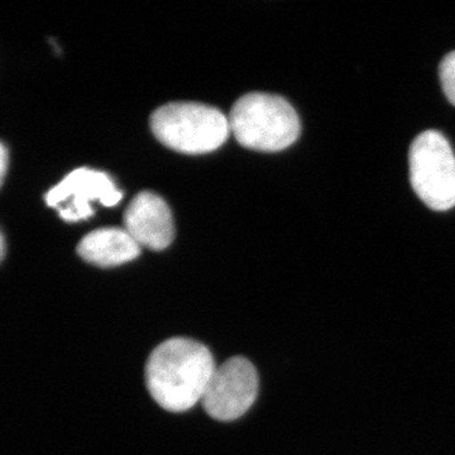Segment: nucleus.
<instances>
[{"instance_id":"nucleus-1","label":"nucleus","mask_w":455,"mask_h":455,"mask_svg":"<svg viewBox=\"0 0 455 455\" xmlns=\"http://www.w3.org/2000/svg\"><path fill=\"white\" fill-rule=\"evenodd\" d=\"M217 364L211 350L188 338L164 341L149 355L146 383L156 403L170 412H184L202 403Z\"/></svg>"},{"instance_id":"nucleus-2","label":"nucleus","mask_w":455,"mask_h":455,"mask_svg":"<svg viewBox=\"0 0 455 455\" xmlns=\"http://www.w3.org/2000/svg\"><path fill=\"white\" fill-rule=\"evenodd\" d=\"M229 125L242 146L263 152L283 151L296 142L301 131L300 119L289 101L262 92L238 99Z\"/></svg>"},{"instance_id":"nucleus-3","label":"nucleus","mask_w":455,"mask_h":455,"mask_svg":"<svg viewBox=\"0 0 455 455\" xmlns=\"http://www.w3.org/2000/svg\"><path fill=\"white\" fill-rule=\"evenodd\" d=\"M156 139L175 151L202 155L215 151L229 137V119L217 108L200 103H170L151 116Z\"/></svg>"},{"instance_id":"nucleus-4","label":"nucleus","mask_w":455,"mask_h":455,"mask_svg":"<svg viewBox=\"0 0 455 455\" xmlns=\"http://www.w3.org/2000/svg\"><path fill=\"white\" fill-rule=\"evenodd\" d=\"M410 180L416 196L436 212L455 206V156L438 131H427L412 142Z\"/></svg>"},{"instance_id":"nucleus-5","label":"nucleus","mask_w":455,"mask_h":455,"mask_svg":"<svg viewBox=\"0 0 455 455\" xmlns=\"http://www.w3.org/2000/svg\"><path fill=\"white\" fill-rule=\"evenodd\" d=\"M259 395V374L248 359H228L215 368L202 403L215 420L232 421L243 416Z\"/></svg>"},{"instance_id":"nucleus-6","label":"nucleus","mask_w":455,"mask_h":455,"mask_svg":"<svg viewBox=\"0 0 455 455\" xmlns=\"http://www.w3.org/2000/svg\"><path fill=\"white\" fill-rule=\"evenodd\" d=\"M123 193L107 173L90 169H77L44 196L47 205L59 211L60 217L68 221L88 220L94 215L92 204L116 206Z\"/></svg>"},{"instance_id":"nucleus-7","label":"nucleus","mask_w":455,"mask_h":455,"mask_svg":"<svg viewBox=\"0 0 455 455\" xmlns=\"http://www.w3.org/2000/svg\"><path fill=\"white\" fill-rule=\"evenodd\" d=\"M125 230L149 250L163 251L175 238L172 212L166 202L154 193L143 191L132 200L124 212Z\"/></svg>"},{"instance_id":"nucleus-8","label":"nucleus","mask_w":455,"mask_h":455,"mask_svg":"<svg viewBox=\"0 0 455 455\" xmlns=\"http://www.w3.org/2000/svg\"><path fill=\"white\" fill-rule=\"evenodd\" d=\"M77 253L98 267H116L136 259L140 245L125 229L104 228L84 236L77 245Z\"/></svg>"},{"instance_id":"nucleus-9","label":"nucleus","mask_w":455,"mask_h":455,"mask_svg":"<svg viewBox=\"0 0 455 455\" xmlns=\"http://www.w3.org/2000/svg\"><path fill=\"white\" fill-rule=\"evenodd\" d=\"M439 76L445 97L455 106V51L443 59Z\"/></svg>"},{"instance_id":"nucleus-10","label":"nucleus","mask_w":455,"mask_h":455,"mask_svg":"<svg viewBox=\"0 0 455 455\" xmlns=\"http://www.w3.org/2000/svg\"><path fill=\"white\" fill-rule=\"evenodd\" d=\"M9 163L8 149L0 142V187L4 181L5 173H7Z\"/></svg>"},{"instance_id":"nucleus-11","label":"nucleus","mask_w":455,"mask_h":455,"mask_svg":"<svg viewBox=\"0 0 455 455\" xmlns=\"http://www.w3.org/2000/svg\"><path fill=\"white\" fill-rule=\"evenodd\" d=\"M5 254V242L4 236H3L2 233H0V262L4 259Z\"/></svg>"}]
</instances>
